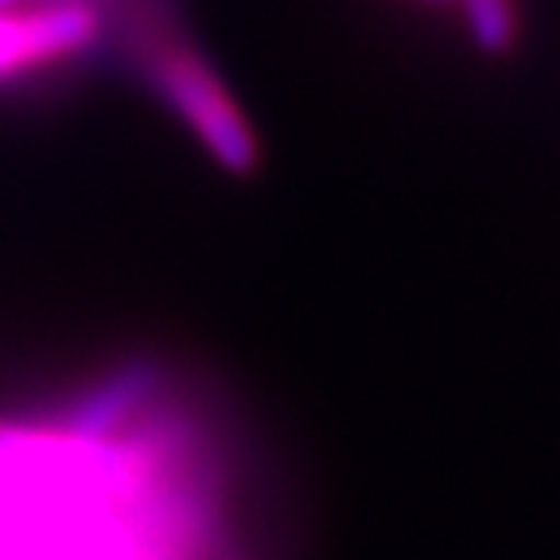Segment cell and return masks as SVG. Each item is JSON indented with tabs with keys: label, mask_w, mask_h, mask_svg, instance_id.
I'll list each match as a JSON object with an SVG mask.
<instances>
[{
	"label": "cell",
	"mask_w": 560,
	"mask_h": 560,
	"mask_svg": "<svg viewBox=\"0 0 560 560\" xmlns=\"http://www.w3.org/2000/svg\"><path fill=\"white\" fill-rule=\"evenodd\" d=\"M117 420V417H114ZM109 424V417L97 409H82L79 429V455H74V475H70L67 506L47 502V436L44 432H24L27 452L35 467V499L27 482V464L20 452V440H0V560H184L199 557L207 545L202 522L210 517L207 502L179 510L172 522H164L149 541L137 534H121L117 517L82 510L79 494L86 482L90 459H94L97 432Z\"/></svg>",
	"instance_id": "obj_1"
},
{
	"label": "cell",
	"mask_w": 560,
	"mask_h": 560,
	"mask_svg": "<svg viewBox=\"0 0 560 560\" xmlns=\"http://www.w3.org/2000/svg\"><path fill=\"white\" fill-rule=\"evenodd\" d=\"M121 32L125 51L149 90L195 132L202 149L230 175H249L261 164V144L249 117L237 109L210 59L175 32L172 0L109 4V35Z\"/></svg>",
	"instance_id": "obj_2"
},
{
	"label": "cell",
	"mask_w": 560,
	"mask_h": 560,
	"mask_svg": "<svg viewBox=\"0 0 560 560\" xmlns=\"http://www.w3.org/2000/svg\"><path fill=\"white\" fill-rule=\"evenodd\" d=\"M4 4H35V0H0V9H4ZM105 4V0H102Z\"/></svg>",
	"instance_id": "obj_6"
},
{
	"label": "cell",
	"mask_w": 560,
	"mask_h": 560,
	"mask_svg": "<svg viewBox=\"0 0 560 560\" xmlns=\"http://www.w3.org/2000/svg\"><path fill=\"white\" fill-rule=\"evenodd\" d=\"M464 9L467 32L482 55H506L517 44L514 0H455Z\"/></svg>",
	"instance_id": "obj_4"
},
{
	"label": "cell",
	"mask_w": 560,
	"mask_h": 560,
	"mask_svg": "<svg viewBox=\"0 0 560 560\" xmlns=\"http://www.w3.org/2000/svg\"><path fill=\"white\" fill-rule=\"evenodd\" d=\"M114 44L102 0H35L0 9V90L90 62Z\"/></svg>",
	"instance_id": "obj_3"
},
{
	"label": "cell",
	"mask_w": 560,
	"mask_h": 560,
	"mask_svg": "<svg viewBox=\"0 0 560 560\" xmlns=\"http://www.w3.org/2000/svg\"><path fill=\"white\" fill-rule=\"evenodd\" d=\"M417 4H429V9H444V4H455V0H417Z\"/></svg>",
	"instance_id": "obj_5"
}]
</instances>
